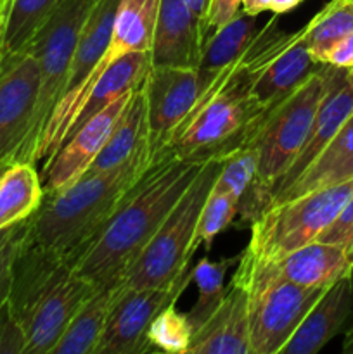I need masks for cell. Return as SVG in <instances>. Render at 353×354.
<instances>
[{"label": "cell", "mask_w": 353, "mask_h": 354, "mask_svg": "<svg viewBox=\"0 0 353 354\" xmlns=\"http://www.w3.org/2000/svg\"><path fill=\"white\" fill-rule=\"evenodd\" d=\"M206 161L208 158H166L154 162L80 258L75 273L97 289L123 282Z\"/></svg>", "instance_id": "cell-1"}, {"label": "cell", "mask_w": 353, "mask_h": 354, "mask_svg": "<svg viewBox=\"0 0 353 354\" xmlns=\"http://www.w3.org/2000/svg\"><path fill=\"white\" fill-rule=\"evenodd\" d=\"M42 199L44 187L33 162H12L0 176V230L28 220Z\"/></svg>", "instance_id": "cell-26"}, {"label": "cell", "mask_w": 353, "mask_h": 354, "mask_svg": "<svg viewBox=\"0 0 353 354\" xmlns=\"http://www.w3.org/2000/svg\"><path fill=\"white\" fill-rule=\"evenodd\" d=\"M353 33V0H331L303 28V40L315 62L324 64L332 45Z\"/></svg>", "instance_id": "cell-28"}, {"label": "cell", "mask_w": 353, "mask_h": 354, "mask_svg": "<svg viewBox=\"0 0 353 354\" xmlns=\"http://www.w3.org/2000/svg\"><path fill=\"white\" fill-rule=\"evenodd\" d=\"M73 272L75 259L71 256L35 244L23 234L14 256L12 282L7 299L23 328L38 303Z\"/></svg>", "instance_id": "cell-13"}, {"label": "cell", "mask_w": 353, "mask_h": 354, "mask_svg": "<svg viewBox=\"0 0 353 354\" xmlns=\"http://www.w3.org/2000/svg\"><path fill=\"white\" fill-rule=\"evenodd\" d=\"M324 64L334 66V68L350 69L353 66V33L341 38L331 47V50L325 55Z\"/></svg>", "instance_id": "cell-37"}, {"label": "cell", "mask_w": 353, "mask_h": 354, "mask_svg": "<svg viewBox=\"0 0 353 354\" xmlns=\"http://www.w3.org/2000/svg\"><path fill=\"white\" fill-rule=\"evenodd\" d=\"M0 59H2V47H0Z\"/></svg>", "instance_id": "cell-46"}, {"label": "cell", "mask_w": 353, "mask_h": 354, "mask_svg": "<svg viewBox=\"0 0 353 354\" xmlns=\"http://www.w3.org/2000/svg\"><path fill=\"white\" fill-rule=\"evenodd\" d=\"M144 92L149 147L156 161L199 97L197 69L151 66L144 80Z\"/></svg>", "instance_id": "cell-12"}, {"label": "cell", "mask_w": 353, "mask_h": 354, "mask_svg": "<svg viewBox=\"0 0 353 354\" xmlns=\"http://www.w3.org/2000/svg\"><path fill=\"white\" fill-rule=\"evenodd\" d=\"M256 168H258V159H256V151L253 145L242 144L239 147L228 149L225 152L220 175L215 180L213 190L228 194L237 199L241 206L242 199L255 185Z\"/></svg>", "instance_id": "cell-30"}, {"label": "cell", "mask_w": 353, "mask_h": 354, "mask_svg": "<svg viewBox=\"0 0 353 354\" xmlns=\"http://www.w3.org/2000/svg\"><path fill=\"white\" fill-rule=\"evenodd\" d=\"M256 33H258L256 16H251L241 9L230 21L208 35L197 66L199 93L213 82L215 76L220 75L225 68H228L244 54Z\"/></svg>", "instance_id": "cell-23"}, {"label": "cell", "mask_w": 353, "mask_h": 354, "mask_svg": "<svg viewBox=\"0 0 353 354\" xmlns=\"http://www.w3.org/2000/svg\"><path fill=\"white\" fill-rule=\"evenodd\" d=\"M183 3H185V6L189 7L194 14H196V16H199L201 19L204 21V16H206L208 3H210V0H183Z\"/></svg>", "instance_id": "cell-40"}, {"label": "cell", "mask_w": 353, "mask_h": 354, "mask_svg": "<svg viewBox=\"0 0 353 354\" xmlns=\"http://www.w3.org/2000/svg\"><path fill=\"white\" fill-rule=\"evenodd\" d=\"M350 178H353V111L341 124L334 138L324 149V152L305 169L303 175L296 182L277 194L270 206L293 199L300 194L341 183Z\"/></svg>", "instance_id": "cell-22"}, {"label": "cell", "mask_w": 353, "mask_h": 354, "mask_svg": "<svg viewBox=\"0 0 353 354\" xmlns=\"http://www.w3.org/2000/svg\"><path fill=\"white\" fill-rule=\"evenodd\" d=\"M38 64L30 52L0 59V165L16 162L31 130L38 99Z\"/></svg>", "instance_id": "cell-11"}, {"label": "cell", "mask_w": 353, "mask_h": 354, "mask_svg": "<svg viewBox=\"0 0 353 354\" xmlns=\"http://www.w3.org/2000/svg\"><path fill=\"white\" fill-rule=\"evenodd\" d=\"M97 290L87 279L73 272L38 303L24 324V354H51L75 315Z\"/></svg>", "instance_id": "cell-17"}, {"label": "cell", "mask_w": 353, "mask_h": 354, "mask_svg": "<svg viewBox=\"0 0 353 354\" xmlns=\"http://www.w3.org/2000/svg\"><path fill=\"white\" fill-rule=\"evenodd\" d=\"M152 165L147 142L120 168L85 173L68 189L44 196L40 206L26 220L24 237L71 256L76 266Z\"/></svg>", "instance_id": "cell-2"}, {"label": "cell", "mask_w": 353, "mask_h": 354, "mask_svg": "<svg viewBox=\"0 0 353 354\" xmlns=\"http://www.w3.org/2000/svg\"><path fill=\"white\" fill-rule=\"evenodd\" d=\"M225 151L208 158L159 230L123 279L125 287H172L190 272V258L201 209L220 175Z\"/></svg>", "instance_id": "cell-5"}, {"label": "cell", "mask_w": 353, "mask_h": 354, "mask_svg": "<svg viewBox=\"0 0 353 354\" xmlns=\"http://www.w3.org/2000/svg\"><path fill=\"white\" fill-rule=\"evenodd\" d=\"M237 258H225L220 261H211V259L203 258L192 268V282L197 287V299L194 306L190 308L187 318L192 325L194 332L215 313L218 306L224 301L227 294L225 287V275L228 268L234 265Z\"/></svg>", "instance_id": "cell-29"}, {"label": "cell", "mask_w": 353, "mask_h": 354, "mask_svg": "<svg viewBox=\"0 0 353 354\" xmlns=\"http://www.w3.org/2000/svg\"><path fill=\"white\" fill-rule=\"evenodd\" d=\"M206 30L204 21L183 0H161L149 50L151 66L197 69L203 54Z\"/></svg>", "instance_id": "cell-16"}, {"label": "cell", "mask_w": 353, "mask_h": 354, "mask_svg": "<svg viewBox=\"0 0 353 354\" xmlns=\"http://www.w3.org/2000/svg\"><path fill=\"white\" fill-rule=\"evenodd\" d=\"M132 93L128 92L104 107L102 111L90 118L76 131H73L64 144L45 159L40 171L44 196H52L68 189L80 176L85 175L99 152L106 145L114 127L125 113Z\"/></svg>", "instance_id": "cell-10"}, {"label": "cell", "mask_w": 353, "mask_h": 354, "mask_svg": "<svg viewBox=\"0 0 353 354\" xmlns=\"http://www.w3.org/2000/svg\"><path fill=\"white\" fill-rule=\"evenodd\" d=\"M57 2L59 0H7L0 26L2 59L28 52L31 41L47 23Z\"/></svg>", "instance_id": "cell-27"}, {"label": "cell", "mask_w": 353, "mask_h": 354, "mask_svg": "<svg viewBox=\"0 0 353 354\" xmlns=\"http://www.w3.org/2000/svg\"><path fill=\"white\" fill-rule=\"evenodd\" d=\"M341 351L345 354H353V327L346 332L345 341H343Z\"/></svg>", "instance_id": "cell-41"}, {"label": "cell", "mask_w": 353, "mask_h": 354, "mask_svg": "<svg viewBox=\"0 0 353 354\" xmlns=\"http://www.w3.org/2000/svg\"><path fill=\"white\" fill-rule=\"evenodd\" d=\"M318 62L308 52L303 40V30L293 31L287 44L266 62L249 88V97L266 113L300 88L318 69Z\"/></svg>", "instance_id": "cell-20"}, {"label": "cell", "mask_w": 353, "mask_h": 354, "mask_svg": "<svg viewBox=\"0 0 353 354\" xmlns=\"http://www.w3.org/2000/svg\"><path fill=\"white\" fill-rule=\"evenodd\" d=\"M239 214V201L228 194L217 192L211 189L203 209H201L199 220H197L196 234H194L192 248L196 251L199 245L210 248L213 239L225 230Z\"/></svg>", "instance_id": "cell-32"}, {"label": "cell", "mask_w": 353, "mask_h": 354, "mask_svg": "<svg viewBox=\"0 0 353 354\" xmlns=\"http://www.w3.org/2000/svg\"><path fill=\"white\" fill-rule=\"evenodd\" d=\"M120 0H96L82 31H80L78 41H76L75 54H73L71 66H69L66 85L62 90L59 102L48 120L47 127L42 131L38 140L37 151H35V165L38 161H45L51 158L62 144L71 128V113L78 92L85 85L87 78L99 64L104 50L111 38V28H113L114 14Z\"/></svg>", "instance_id": "cell-8"}, {"label": "cell", "mask_w": 353, "mask_h": 354, "mask_svg": "<svg viewBox=\"0 0 353 354\" xmlns=\"http://www.w3.org/2000/svg\"><path fill=\"white\" fill-rule=\"evenodd\" d=\"M353 196V178L272 204L251 223L248 254L275 261L317 241Z\"/></svg>", "instance_id": "cell-6"}, {"label": "cell", "mask_w": 353, "mask_h": 354, "mask_svg": "<svg viewBox=\"0 0 353 354\" xmlns=\"http://www.w3.org/2000/svg\"><path fill=\"white\" fill-rule=\"evenodd\" d=\"M353 111V85L348 78V71L325 64V92L318 104L310 131L298 152L296 159L289 166L280 182L273 189L272 199L296 182L305 169L324 152L329 142L334 138L341 124ZM272 203V201H270ZM270 206V204H269Z\"/></svg>", "instance_id": "cell-14"}, {"label": "cell", "mask_w": 353, "mask_h": 354, "mask_svg": "<svg viewBox=\"0 0 353 354\" xmlns=\"http://www.w3.org/2000/svg\"><path fill=\"white\" fill-rule=\"evenodd\" d=\"M325 92V64L289 97L266 111L246 144L253 145L258 159L256 180L239 206L242 221H253L269 207L273 189L296 159L318 104Z\"/></svg>", "instance_id": "cell-3"}, {"label": "cell", "mask_w": 353, "mask_h": 354, "mask_svg": "<svg viewBox=\"0 0 353 354\" xmlns=\"http://www.w3.org/2000/svg\"><path fill=\"white\" fill-rule=\"evenodd\" d=\"M346 71H348V78H350V82H352V85H353V66L350 69H346Z\"/></svg>", "instance_id": "cell-45"}, {"label": "cell", "mask_w": 353, "mask_h": 354, "mask_svg": "<svg viewBox=\"0 0 353 354\" xmlns=\"http://www.w3.org/2000/svg\"><path fill=\"white\" fill-rule=\"evenodd\" d=\"M353 313V273L329 286L279 354H315L343 330Z\"/></svg>", "instance_id": "cell-18"}, {"label": "cell", "mask_w": 353, "mask_h": 354, "mask_svg": "<svg viewBox=\"0 0 353 354\" xmlns=\"http://www.w3.org/2000/svg\"><path fill=\"white\" fill-rule=\"evenodd\" d=\"M17 225H19V223H17ZM17 225H14V227H9V228H2V230H0V249H2L3 245H6V242L9 241L10 235H12L14 232H16Z\"/></svg>", "instance_id": "cell-42"}, {"label": "cell", "mask_w": 353, "mask_h": 354, "mask_svg": "<svg viewBox=\"0 0 353 354\" xmlns=\"http://www.w3.org/2000/svg\"><path fill=\"white\" fill-rule=\"evenodd\" d=\"M149 142L144 82L134 90L125 113L87 173H106L130 161Z\"/></svg>", "instance_id": "cell-24"}, {"label": "cell", "mask_w": 353, "mask_h": 354, "mask_svg": "<svg viewBox=\"0 0 353 354\" xmlns=\"http://www.w3.org/2000/svg\"><path fill=\"white\" fill-rule=\"evenodd\" d=\"M24 230H26V220L21 221L17 225L16 232L10 235L9 241L6 242L2 249H0V308L6 304V301L9 299L10 292V282H12V263L14 256H16L17 248H19V242L23 239Z\"/></svg>", "instance_id": "cell-35"}, {"label": "cell", "mask_w": 353, "mask_h": 354, "mask_svg": "<svg viewBox=\"0 0 353 354\" xmlns=\"http://www.w3.org/2000/svg\"><path fill=\"white\" fill-rule=\"evenodd\" d=\"M187 354H251L248 292L232 280L215 313L194 332Z\"/></svg>", "instance_id": "cell-19"}, {"label": "cell", "mask_w": 353, "mask_h": 354, "mask_svg": "<svg viewBox=\"0 0 353 354\" xmlns=\"http://www.w3.org/2000/svg\"><path fill=\"white\" fill-rule=\"evenodd\" d=\"M159 2L161 0H120L114 14L111 38L100 57L99 64L93 68L85 85L78 92L71 113V128L82 109L83 102L92 92L97 80L104 75L107 68L121 55L128 52H149L152 47L156 19H158Z\"/></svg>", "instance_id": "cell-15"}, {"label": "cell", "mask_w": 353, "mask_h": 354, "mask_svg": "<svg viewBox=\"0 0 353 354\" xmlns=\"http://www.w3.org/2000/svg\"><path fill=\"white\" fill-rule=\"evenodd\" d=\"M272 0H242V10L251 16H260L265 10H270Z\"/></svg>", "instance_id": "cell-38"}, {"label": "cell", "mask_w": 353, "mask_h": 354, "mask_svg": "<svg viewBox=\"0 0 353 354\" xmlns=\"http://www.w3.org/2000/svg\"><path fill=\"white\" fill-rule=\"evenodd\" d=\"M318 242L339 245L353 265V196L334 221L317 237Z\"/></svg>", "instance_id": "cell-33"}, {"label": "cell", "mask_w": 353, "mask_h": 354, "mask_svg": "<svg viewBox=\"0 0 353 354\" xmlns=\"http://www.w3.org/2000/svg\"><path fill=\"white\" fill-rule=\"evenodd\" d=\"M123 282L97 289L61 335L51 354H96Z\"/></svg>", "instance_id": "cell-25"}, {"label": "cell", "mask_w": 353, "mask_h": 354, "mask_svg": "<svg viewBox=\"0 0 353 354\" xmlns=\"http://www.w3.org/2000/svg\"><path fill=\"white\" fill-rule=\"evenodd\" d=\"M26 334L10 310L9 301L0 308V354H24Z\"/></svg>", "instance_id": "cell-34"}, {"label": "cell", "mask_w": 353, "mask_h": 354, "mask_svg": "<svg viewBox=\"0 0 353 354\" xmlns=\"http://www.w3.org/2000/svg\"><path fill=\"white\" fill-rule=\"evenodd\" d=\"M192 280V270L172 287H125L113 304L96 354L152 353L149 325L168 304L176 303Z\"/></svg>", "instance_id": "cell-9"}, {"label": "cell", "mask_w": 353, "mask_h": 354, "mask_svg": "<svg viewBox=\"0 0 353 354\" xmlns=\"http://www.w3.org/2000/svg\"><path fill=\"white\" fill-rule=\"evenodd\" d=\"M6 7H7V0H6Z\"/></svg>", "instance_id": "cell-47"}, {"label": "cell", "mask_w": 353, "mask_h": 354, "mask_svg": "<svg viewBox=\"0 0 353 354\" xmlns=\"http://www.w3.org/2000/svg\"><path fill=\"white\" fill-rule=\"evenodd\" d=\"M232 280L248 292L251 354H279L325 289L303 287L280 277L265 259L246 251Z\"/></svg>", "instance_id": "cell-4"}, {"label": "cell", "mask_w": 353, "mask_h": 354, "mask_svg": "<svg viewBox=\"0 0 353 354\" xmlns=\"http://www.w3.org/2000/svg\"><path fill=\"white\" fill-rule=\"evenodd\" d=\"M96 0H59L52 10L51 17L44 24L35 40L31 41L30 52L38 64L40 85L35 107V116L28 138L24 140L16 161L33 162L35 151L42 131L47 127L52 113L59 102L66 85L69 66L75 54L80 31L89 17Z\"/></svg>", "instance_id": "cell-7"}, {"label": "cell", "mask_w": 353, "mask_h": 354, "mask_svg": "<svg viewBox=\"0 0 353 354\" xmlns=\"http://www.w3.org/2000/svg\"><path fill=\"white\" fill-rule=\"evenodd\" d=\"M270 263L280 277L303 287L327 289L341 277L353 273L352 261L339 245L318 241Z\"/></svg>", "instance_id": "cell-21"}, {"label": "cell", "mask_w": 353, "mask_h": 354, "mask_svg": "<svg viewBox=\"0 0 353 354\" xmlns=\"http://www.w3.org/2000/svg\"><path fill=\"white\" fill-rule=\"evenodd\" d=\"M242 9V0H210L206 16H204V30L208 35L218 26L230 21Z\"/></svg>", "instance_id": "cell-36"}, {"label": "cell", "mask_w": 353, "mask_h": 354, "mask_svg": "<svg viewBox=\"0 0 353 354\" xmlns=\"http://www.w3.org/2000/svg\"><path fill=\"white\" fill-rule=\"evenodd\" d=\"M3 12H6V0H0V26H2Z\"/></svg>", "instance_id": "cell-43"}, {"label": "cell", "mask_w": 353, "mask_h": 354, "mask_svg": "<svg viewBox=\"0 0 353 354\" xmlns=\"http://www.w3.org/2000/svg\"><path fill=\"white\" fill-rule=\"evenodd\" d=\"M303 2V0H272V6H270V10H272L273 14H284V12H289V10H293L294 7L300 6V3Z\"/></svg>", "instance_id": "cell-39"}, {"label": "cell", "mask_w": 353, "mask_h": 354, "mask_svg": "<svg viewBox=\"0 0 353 354\" xmlns=\"http://www.w3.org/2000/svg\"><path fill=\"white\" fill-rule=\"evenodd\" d=\"M9 166H10V165H7V162H2V165H0V176H2V173L6 171V169L9 168Z\"/></svg>", "instance_id": "cell-44"}, {"label": "cell", "mask_w": 353, "mask_h": 354, "mask_svg": "<svg viewBox=\"0 0 353 354\" xmlns=\"http://www.w3.org/2000/svg\"><path fill=\"white\" fill-rule=\"evenodd\" d=\"M175 306L176 303H172L163 308L149 325L147 342L152 351L168 354H187L189 351L194 328L187 313H180Z\"/></svg>", "instance_id": "cell-31"}]
</instances>
